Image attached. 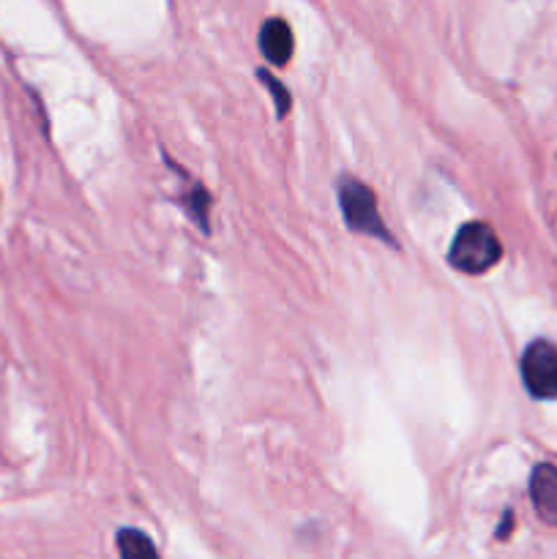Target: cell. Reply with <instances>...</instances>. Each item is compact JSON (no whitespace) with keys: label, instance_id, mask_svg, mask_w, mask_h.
Instances as JSON below:
<instances>
[{"label":"cell","instance_id":"obj_3","mask_svg":"<svg viewBox=\"0 0 557 559\" xmlns=\"http://www.w3.org/2000/svg\"><path fill=\"white\" fill-rule=\"evenodd\" d=\"M522 380L530 396L557 399V347L546 338L530 344L522 355Z\"/></svg>","mask_w":557,"mask_h":559},{"label":"cell","instance_id":"obj_4","mask_svg":"<svg viewBox=\"0 0 557 559\" xmlns=\"http://www.w3.org/2000/svg\"><path fill=\"white\" fill-rule=\"evenodd\" d=\"M530 500L546 524L557 527V467L538 464L530 478Z\"/></svg>","mask_w":557,"mask_h":559},{"label":"cell","instance_id":"obj_2","mask_svg":"<svg viewBox=\"0 0 557 559\" xmlns=\"http://www.w3.org/2000/svg\"><path fill=\"white\" fill-rule=\"evenodd\" d=\"M339 202H342L344 222L349 224V229L364 235H377V238L382 240H391L380 213H377V202L369 186L358 183V180L353 178H344L342 183H339Z\"/></svg>","mask_w":557,"mask_h":559},{"label":"cell","instance_id":"obj_1","mask_svg":"<svg viewBox=\"0 0 557 559\" xmlns=\"http://www.w3.org/2000/svg\"><path fill=\"white\" fill-rule=\"evenodd\" d=\"M502 257V246L497 240L495 229L484 222H470L453 238L451 251H448V260L457 271L470 273V276H478L486 273L491 265H497Z\"/></svg>","mask_w":557,"mask_h":559},{"label":"cell","instance_id":"obj_6","mask_svg":"<svg viewBox=\"0 0 557 559\" xmlns=\"http://www.w3.org/2000/svg\"><path fill=\"white\" fill-rule=\"evenodd\" d=\"M118 551L123 557H156V546L140 530H120L118 533Z\"/></svg>","mask_w":557,"mask_h":559},{"label":"cell","instance_id":"obj_5","mask_svg":"<svg viewBox=\"0 0 557 559\" xmlns=\"http://www.w3.org/2000/svg\"><path fill=\"white\" fill-rule=\"evenodd\" d=\"M260 49L273 66H284L293 55V31L284 20H268L260 31Z\"/></svg>","mask_w":557,"mask_h":559},{"label":"cell","instance_id":"obj_7","mask_svg":"<svg viewBox=\"0 0 557 559\" xmlns=\"http://www.w3.org/2000/svg\"><path fill=\"white\" fill-rule=\"evenodd\" d=\"M260 80L265 82L268 87H271L273 98H276V112H278V115H287V109H289V93L284 91L282 85H276V80H273V76L268 74V71H260Z\"/></svg>","mask_w":557,"mask_h":559}]
</instances>
